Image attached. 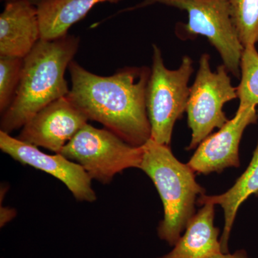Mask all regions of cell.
Wrapping results in <instances>:
<instances>
[{
    "label": "cell",
    "instance_id": "obj_19",
    "mask_svg": "<svg viewBox=\"0 0 258 258\" xmlns=\"http://www.w3.org/2000/svg\"><path fill=\"white\" fill-rule=\"evenodd\" d=\"M16 215V211L14 209L9 208H1V227H3L10 222V220H13Z\"/></svg>",
    "mask_w": 258,
    "mask_h": 258
},
{
    "label": "cell",
    "instance_id": "obj_20",
    "mask_svg": "<svg viewBox=\"0 0 258 258\" xmlns=\"http://www.w3.org/2000/svg\"><path fill=\"white\" fill-rule=\"evenodd\" d=\"M3 1H5V3H7V2L15 1V0H3ZM23 1L29 2V3H31V4L35 5V6H37V5L40 4V3H42L43 1H45V0H23Z\"/></svg>",
    "mask_w": 258,
    "mask_h": 258
},
{
    "label": "cell",
    "instance_id": "obj_10",
    "mask_svg": "<svg viewBox=\"0 0 258 258\" xmlns=\"http://www.w3.org/2000/svg\"><path fill=\"white\" fill-rule=\"evenodd\" d=\"M88 118L67 96L52 102L23 125L17 138L60 154L64 146L88 123Z\"/></svg>",
    "mask_w": 258,
    "mask_h": 258
},
{
    "label": "cell",
    "instance_id": "obj_1",
    "mask_svg": "<svg viewBox=\"0 0 258 258\" xmlns=\"http://www.w3.org/2000/svg\"><path fill=\"white\" fill-rule=\"evenodd\" d=\"M69 70L72 88L67 98L88 120L101 123L134 147L147 143L151 139L146 106L149 68H124L101 76L73 60Z\"/></svg>",
    "mask_w": 258,
    "mask_h": 258
},
{
    "label": "cell",
    "instance_id": "obj_7",
    "mask_svg": "<svg viewBox=\"0 0 258 258\" xmlns=\"http://www.w3.org/2000/svg\"><path fill=\"white\" fill-rule=\"evenodd\" d=\"M211 57L202 55L195 82L190 87L186 112L191 139L187 150L198 147L214 129L222 128L227 119L223 107L237 98L229 72L223 64L212 71Z\"/></svg>",
    "mask_w": 258,
    "mask_h": 258
},
{
    "label": "cell",
    "instance_id": "obj_18",
    "mask_svg": "<svg viewBox=\"0 0 258 258\" xmlns=\"http://www.w3.org/2000/svg\"><path fill=\"white\" fill-rule=\"evenodd\" d=\"M208 258H250L248 256V254L246 252L244 249H238L235 251L234 253L231 254L227 252V253H223V252H220L213 254V255L210 256Z\"/></svg>",
    "mask_w": 258,
    "mask_h": 258
},
{
    "label": "cell",
    "instance_id": "obj_2",
    "mask_svg": "<svg viewBox=\"0 0 258 258\" xmlns=\"http://www.w3.org/2000/svg\"><path fill=\"white\" fill-rule=\"evenodd\" d=\"M80 39L67 35L40 40L24 57L21 79L14 99L2 114V132L23 128L34 115L52 102L68 96L66 69L79 50Z\"/></svg>",
    "mask_w": 258,
    "mask_h": 258
},
{
    "label": "cell",
    "instance_id": "obj_17",
    "mask_svg": "<svg viewBox=\"0 0 258 258\" xmlns=\"http://www.w3.org/2000/svg\"><path fill=\"white\" fill-rule=\"evenodd\" d=\"M24 58L0 56V112L3 114L14 99L21 79Z\"/></svg>",
    "mask_w": 258,
    "mask_h": 258
},
{
    "label": "cell",
    "instance_id": "obj_15",
    "mask_svg": "<svg viewBox=\"0 0 258 258\" xmlns=\"http://www.w3.org/2000/svg\"><path fill=\"white\" fill-rule=\"evenodd\" d=\"M231 19L244 47L258 43V0H229Z\"/></svg>",
    "mask_w": 258,
    "mask_h": 258
},
{
    "label": "cell",
    "instance_id": "obj_11",
    "mask_svg": "<svg viewBox=\"0 0 258 258\" xmlns=\"http://www.w3.org/2000/svg\"><path fill=\"white\" fill-rule=\"evenodd\" d=\"M40 40L37 6L23 0L5 3L0 15V56L24 58Z\"/></svg>",
    "mask_w": 258,
    "mask_h": 258
},
{
    "label": "cell",
    "instance_id": "obj_8",
    "mask_svg": "<svg viewBox=\"0 0 258 258\" xmlns=\"http://www.w3.org/2000/svg\"><path fill=\"white\" fill-rule=\"evenodd\" d=\"M0 149L14 160L46 172L60 180L79 201L93 203L96 195L91 179L82 166L61 154L50 155L38 147L0 131Z\"/></svg>",
    "mask_w": 258,
    "mask_h": 258
},
{
    "label": "cell",
    "instance_id": "obj_13",
    "mask_svg": "<svg viewBox=\"0 0 258 258\" xmlns=\"http://www.w3.org/2000/svg\"><path fill=\"white\" fill-rule=\"evenodd\" d=\"M120 1L122 0H45L37 6L41 40H54L67 35L69 29L83 20L98 4H116Z\"/></svg>",
    "mask_w": 258,
    "mask_h": 258
},
{
    "label": "cell",
    "instance_id": "obj_5",
    "mask_svg": "<svg viewBox=\"0 0 258 258\" xmlns=\"http://www.w3.org/2000/svg\"><path fill=\"white\" fill-rule=\"evenodd\" d=\"M152 47V66L146 91L151 139L169 146L174 125L186 112L194 62L189 56H184L177 69H168L159 47Z\"/></svg>",
    "mask_w": 258,
    "mask_h": 258
},
{
    "label": "cell",
    "instance_id": "obj_6",
    "mask_svg": "<svg viewBox=\"0 0 258 258\" xmlns=\"http://www.w3.org/2000/svg\"><path fill=\"white\" fill-rule=\"evenodd\" d=\"M60 154L82 166L91 179L107 184L125 169L140 168L143 146L134 147L108 129L86 123Z\"/></svg>",
    "mask_w": 258,
    "mask_h": 258
},
{
    "label": "cell",
    "instance_id": "obj_3",
    "mask_svg": "<svg viewBox=\"0 0 258 258\" xmlns=\"http://www.w3.org/2000/svg\"><path fill=\"white\" fill-rule=\"evenodd\" d=\"M152 180L164 207V218L158 227V236L174 246L195 214L197 198L205 190L197 182L187 164L178 160L169 146L152 139L143 146L140 168Z\"/></svg>",
    "mask_w": 258,
    "mask_h": 258
},
{
    "label": "cell",
    "instance_id": "obj_9",
    "mask_svg": "<svg viewBox=\"0 0 258 258\" xmlns=\"http://www.w3.org/2000/svg\"><path fill=\"white\" fill-rule=\"evenodd\" d=\"M257 119L256 107L238 106L232 119L198 146L188 165L194 172L203 174L220 173L227 168H238L242 135L247 127L255 123Z\"/></svg>",
    "mask_w": 258,
    "mask_h": 258
},
{
    "label": "cell",
    "instance_id": "obj_12",
    "mask_svg": "<svg viewBox=\"0 0 258 258\" xmlns=\"http://www.w3.org/2000/svg\"><path fill=\"white\" fill-rule=\"evenodd\" d=\"M203 205L188 222L172 250L159 258H208L222 252L220 230L214 225L215 205Z\"/></svg>",
    "mask_w": 258,
    "mask_h": 258
},
{
    "label": "cell",
    "instance_id": "obj_4",
    "mask_svg": "<svg viewBox=\"0 0 258 258\" xmlns=\"http://www.w3.org/2000/svg\"><path fill=\"white\" fill-rule=\"evenodd\" d=\"M154 5H165L186 12L188 23L181 24L177 35L181 38H194L198 35L206 37L220 54L228 72L239 77L244 47L231 19L229 0H143L117 15Z\"/></svg>",
    "mask_w": 258,
    "mask_h": 258
},
{
    "label": "cell",
    "instance_id": "obj_16",
    "mask_svg": "<svg viewBox=\"0 0 258 258\" xmlns=\"http://www.w3.org/2000/svg\"><path fill=\"white\" fill-rule=\"evenodd\" d=\"M240 83L237 87L239 106H258V52L255 46L244 47L241 59Z\"/></svg>",
    "mask_w": 258,
    "mask_h": 258
},
{
    "label": "cell",
    "instance_id": "obj_14",
    "mask_svg": "<svg viewBox=\"0 0 258 258\" xmlns=\"http://www.w3.org/2000/svg\"><path fill=\"white\" fill-rule=\"evenodd\" d=\"M252 195H258V142L249 166L230 189L222 195H203L198 198L200 205L211 203L223 209L225 225L220 240L223 253L229 252V239L237 211L241 205Z\"/></svg>",
    "mask_w": 258,
    "mask_h": 258
}]
</instances>
